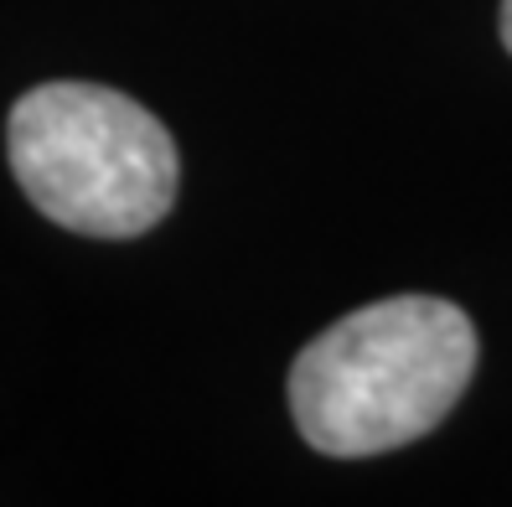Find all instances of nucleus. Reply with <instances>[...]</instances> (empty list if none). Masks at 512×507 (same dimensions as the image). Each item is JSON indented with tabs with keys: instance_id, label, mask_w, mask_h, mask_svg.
<instances>
[{
	"instance_id": "obj_1",
	"label": "nucleus",
	"mask_w": 512,
	"mask_h": 507,
	"mask_svg": "<svg viewBox=\"0 0 512 507\" xmlns=\"http://www.w3.org/2000/svg\"><path fill=\"white\" fill-rule=\"evenodd\" d=\"M476 326L440 295H388L300 347L290 414L311 451L357 461L414 445L461 404Z\"/></svg>"
},
{
	"instance_id": "obj_2",
	"label": "nucleus",
	"mask_w": 512,
	"mask_h": 507,
	"mask_svg": "<svg viewBox=\"0 0 512 507\" xmlns=\"http://www.w3.org/2000/svg\"><path fill=\"white\" fill-rule=\"evenodd\" d=\"M21 192L88 238H140L176 202V140L145 104L104 83H42L6 125Z\"/></svg>"
},
{
	"instance_id": "obj_3",
	"label": "nucleus",
	"mask_w": 512,
	"mask_h": 507,
	"mask_svg": "<svg viewBox=\"0 0 512 507\" xmlns=\"http://www.w3.org/2000/svg\"><path fill=\"white\" fill-rule=\"evenodd\" d=\"M497 21H502V42H507V52H512V0H502V16H497Z\"/></svg>"
}]
</instances>
